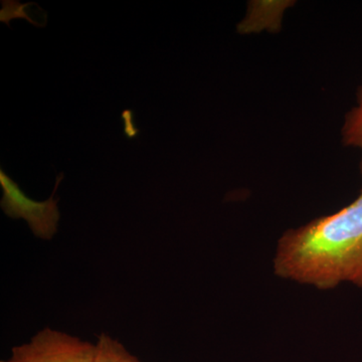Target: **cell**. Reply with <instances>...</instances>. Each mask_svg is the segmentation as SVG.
I'll use <instances>...</instances> for the list:
<instances>
[{"label": "cell", "mask_w": 362, "mask_h": 362, "mask_svg": "<svg viewBox=\"0 0 362 362\" xmlns=\"http://www.w3.org/2000/svg\"><path fill=\"white\" fill-rule=\"evenodd\" d=\"M274 267L280 277L319 289L341 282L362 288V192L337 213L286 232Z\"/></svg>", "instance_id": "1"}, {"label": "cell", "mask_w": 362, "mask_h": 362, "mask_svg": "<svg viewBox=\"0 0 362 362\" xmlns=\"http://www.w3.org/2000/svg\"><path fill=\"white\" fill-rule=\"evenodd\" d=\"M1 362H8V361H2Z\"/></svg>", "instance_id": "7"}, {"label": "cell", "mask_w": 362, "mask_h": 362, "mask_svg": "<svg viewBox=\"0 0 362 362\" xmlns=\"http://www.w3.org/2000/svg\"><path fill=\"white\" fill-rule=\"evenodd\" d=\"M1 4L0 21L6 23L8 26L11 21L14 20V18H25L37 28H44L47 25V18H37L35 16V11H40L42 8L33 2L21 4L18 1L6 0V1H1Z\"/></svg>", "instance_id": "5"}, {"label": "cell", "mask_w": 362, "mask_h": 362, "mask_svg": "<svg viewBox=\"0 0 362 362\" xmlns=\"http://www.w3.org/2000/svg\"><path fill=\"white\" fill-rule=\"evenodd\" d=\"M95 362H142L110 335L102 333L96 342V358Z\"/></svg>", "instance_id": "4"}, {"label": "cell", "mask_w": 362, "mask_h": 362, "mask_svg": "<svg viewBox=\"0 0 362 362\" xmlns=\"http://www.w3.org/2000/svg\"><path fill=\"white\" fill-rule=\"evenodd\" d=\"M0 183L4 189L1 206L7 216L25 218L37 232L49 233L56 228L59 218L57 207L58 201H54L52 197L45 202H35L28 199L2 168L0 169Z\"/></svg>", "instance_id": "3"}, {"label": "cell", "mask_w": 362, "mask_h": 362, "mask_svg": "<svg viewBox=\"0 0 362 362\" xmlns=\"http://www.w3.org/2000/svg\"><path fill=\"white\" fill-rule=\"evenodd\" d=\"M343 142L349 146L361 150V170L362 175V86L358 92L357 105L345 118L342 129Z\"/></svg>", "instance_id": "6"}, {"label": "cell", "mask_w": 362, "mask_h": 362, "mask_svg": "<svg viewBox=\"0 0 362 362\" xmlns=\"http://www.w3.org/2000/svg\"><path fill=\"white\" fill-rule=\"evenodd\" d=\"M93 344L62 331L45 328L30 341L13 347L8 362H95Z\"/></svg>", "instance_id": "2"}]
</instances>
